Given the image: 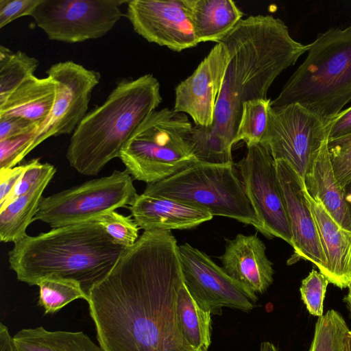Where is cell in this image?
<instances>
[{"instance_id":"21","label":"cell","mask_w":351,"mask_h":351,"mask_svg":"<svg viewBox=\"0 0 351 351\" xmlns=\"http://www.w3.org/2000/svg\"><path fill=\"white\" fill-rule=\"evenodd\" d=\"M56 93V83L50 77L34 75L0 103V118H20L40 125L53 108Z\"/></svg>"},{"instance_id":"8","label":"cell","mask_w":351,"mask_h":351,"mask_svg":"<svg viewBox=\"0 0 351 351\" xmlns=\"http://www.w3.org/2000/svg\"><path fill=\"white\" fill-rule=\"evenodd\" d=\"M125 169L43 197L33 221L51 229L96 219L118 208L132 206L138 195Z\"/></svg>"},{"instance_id":"35","label":"cell","mask_w":351,"mask_h":351,"mask_svg":"<svg viewBox=\"0 0 351 351\" xmlns=\"http://www.w3.org/2000/svg\"><path fill=\"white\" fill-rule=\"evenodd\" d=\"M41 0H0V28L14 20L31 16Z\"/></svg>"},{"instance_id":"26","label":"cell","mask_w":351,"mask_h":351,"mask_svg":"<svg viewBox=\"0 0 351 351\" xmlns=\"http://www.w3.org/2000/svg\"><path fill=\"white\" fill-rule=\"evenodd\" d=\"M38 60L23 51L13 52L0 46V103L34 75Z\"/></svg>"},{"instance_id":"19","label":"cell","mask_w":351,"mask_h":351,"mask_svg":"<svg viewBox=\"0 0 351 351\" xmlns=\"http://www.w3.org/2000/svg\"><path fill=\"white\" fill-rule=\"evenodd\" d=\"M127 208L138 228L144 231L188 230L213 217L205 210L144 192Z\"/></svg>"},{"instance_id":"15","label":"cell","mask_w":351,"mask_h":351,"mask_svg":"<svg viewBox=\"0 0 351 351\" xmlns=\"http://www.w3.org/2000/svg\"><path fill=\"white\" fill-rule=\"evenodd\" d=\"M228 63L226 45L217 43L193 73L176 86L173 110L189 115L195 126L210 128Z\"/></svg>"},{"instance_id":"20","label":"cell","mask_w":351,"mask_h":351,"mask_svg":"<svg viewBox=\"0 0 351 351\" xmlns=\"http://www.w3.org/2000/svg\"><path fill=\"white\" fill-rule=\"evenodd\" d=\"M327 138L311 161L304 182L307 193L319 201L331 217L343 228L351 230L346 190L337 182L331 163Z\"/></svg>"},{"instance_id":"27","label":"cell","mask_w":351,"mask_h":351,"mask_svg":"<svg viewBox=\"0 0 351 351\" xmlns=\"http://www.w3.org/2000/svg\"><path fill=\"white\" fill-rule=\"evenodd\" d=\"M38 304L45 310V314L57 313L66 305L77 299L86 302L88 295L76 280L62 278H49L40 280Z\"/></svg>"},{"instance_id":"2","label":"cell","mask_w":351,"mask_h":351,"mask_svg":"<svg viewBox=\"0 0 351 351\" xmlns=\"http://www.w3.org/2000/svg\"><path fill=\"white\" fill-rule=\"evenodd\" d=\"M221 42L228 63L213 122L208 128L193 126L191 134L196 158L210 164L233 163L232 149L244 102L267 99L276 77L310 47L294 40L280 19L262 14L242 19Z\"/></svg>"},{"instance_id":"12","label":"cell","mask_w":351,"mask_h":351,"mask_svg":"<svg viewBox=\"0 0 351 351\" xmlns=\"http://www.w3.org/2000/svg\"><path fill=\"white\" fill-rule=\"evenodd\" d=\"M247 198L266 232L291 245L292 235L276 162L261 143L237 164Z\"/></svg>"},{"instance_id":"41","label":"cell","mask_w":351,"mask_h":351,"mask_svg":"<svg viewBox=\"0 0 351 351\" xmlns=\"http://www.w3.org/2000/svg\"><path fill=\"white\" fill-rule=\"evenodd\" d=\"M260 351H278V350L273 343H271L269 341H265L261 343Z\"/></svg>"},{"instance_id":"42","label":"cell","mask_w":351,"mask_h":351,"mask_svg":"<svg viewBox=\"0 0 351 351\" xmlns=\"http://www.w3.org/2000/svg\"><path fill=\"white\" fill-rule=\"evenodd\" d=\"M348 288V291L347 295L344 298V302H346V304L348 306V308L351 314V284L350 285V286Z\"/></svg>"},{"instance_id":"10","label":"cell","mask_w":351,"mask_h":351,"mask_svg":"<svg viewBox=\"0 0 351 351\" xmlns=\"http://www.w3.org/2000/svg\"><path fill=\"white\" fill-rule=\"evenodd\" d=\"M327 138L324 123L300 105L293 104L271 106L267 129L260 143L275 161H286L304 180L311 161Z\"/></svg>"},{"instance_id":"14","label":"cell","mask_w":351,"mask_h":351,"mask_svg":"<svg viewBox=\"0 0 351 351\" xmlns=\"http://www.w3.org/2000/svg\"><path fill=\"white\" fill-rule=\"evenodd\" d=\"M126 16L134 31L149 43L178 52L199 44L187 0H131Z\"/></svg>"},{"instance_id":"6","label":"cell","mask_w":351,"mask_h":351,"mask_svg":"<svg viewBox=\"0 0 351 351\" xmlns=\"http://www.w3.org/2000/svg\"><path fill=\"white\" fill-rule=\"evenodd\" d=\"M186 114L162 108L150 113L123 147L119 158L134 180H162L196 162Z\"/></svg>"},{"instance_id":"36","label":"cell","mask_w":351,"mask_h":351,"mask_svg":"<svg viewBox=\"0 0 351 351\" xmlns=\"http://www.w3.org/2000/svg\"><path fill=\"white\" fill-rule=\"evenodd\" d=\"M39 125L20 118H0V141L36 131Z\"/></svg>"},{"instance_id":"32","label":"cell","mask_w":351,"mask_h":351,"mask_svg":"<svg viewBox=\"0 0 351 351\" xmlns=\"http://www.w3.org/2000/svg\"><path fill=\"white\" fill-rule=\"evenodd\" d=\"M328 148L336 179L345 189L351 182V134L328 140Z\"/></svg>"},{"instance_id":"30","label":"cell","mask_w":351,"mask_h":351,"mask_svg":"<svg viewBox=\"0 0 351 351\" xmlns=\"http://www.w3.org/2000/svg\"><path fill=\"white\" fill-rule=\"evenodd\" d=\"M95 219L114 241L125 247L132 246L140 237V228L131 215L125 216L112 210Z\"/></svg>"},{"instance_id":"13","label":"cell","mask_w":351,"mask_h":351,"mask_svg":"<svg viewBox=\"0 0 351 351\" xmlns=\"http://www.w3.org/2000/svg\"><path fill=\"white\" fill-rule=\"evenodd\" d=\"M46 73L56 83V98L49 115L33 135L29 152L51 136L73 133L87 114L91 93L101 77L99 73L72 60L53 64Z\"/></svg>"},{"instance_id":"17","label":"cell","mask_w":351,"mask_h":351,"mask_svg":"<svg viewBox=\"0 0 351 351\" xmlns=\"http://www.w3.org/2000/svg\"><path fill=\"white\" fill-rule=\"evenodd\" d=\"M265 250L256 234H239L226 240L225 252L219 258L230 276L256 293H263L272 284L274 274Z\"/></svg>"},{"instance_id":"25","label":"cell","mask_w":351,"mask_h":351,"mask_svg":"<svg viewBox=\"0 0 351 351\" xmlns=\"http://www.w3.org/2000/svg\"><path fill=\"white\" fill-rule=\"evenodd\" d=\"M176 313L187 343L194 351H208L211 343V313L199 306L184 284L178 292Z\"/></svg>"},{"instance_id":"3","label":"cell","mask_w":351,"mask_h":351,"mask_svg":"<svg viewBox=\"0 0 351 351\" xmlns=\"http://www.w3.org/2000/svg\"><path fill=\"white\" fill-rule=\"evenodd\" d=\"M127 248L94 219L27 234L14 243L8 261L19 281L32 286L49 278L72 279L88 297Z\"/></svg>"},{"instance_id":"4","label":"cell","mask_w":351,"mask_h":351,"mask_svg":"<svg viewBox=\"0 0 351 351\" xmlns=\"http://www.w3.org/2000/svg\"><path fill=\"white\" fill-rule=\"evenodd\" d=\"M162 101L152 74L117 84L105 101L90 112L71 135L66 158L84 176H97L121 152L144 119Z\"/></svg>"},{"instance_id":"5","label":"cell","mask_w":351,"mask_h":351,"mask_svg":"<svg viewBox=\"0 0 351 351\" xmlns=\"http://www.w3.org/2000/svg\"><path fill=\"white\" fill-rule=\"evenodd\" d=\"M350 101L351 25L319 34L271 106L298 104L327 126Z\"/></svg>"},{"instance_id":"7","label":"cell","mask_w":351,"mask_h":351,"mask_svg":"<svg viewBox=\"0 0 351 351\" xmlns=\"http://www.w3.org/2000/svg\"><path fill=\"white\" fill-rule=\"evenodd\" d=\"M143 192L193 206L213 216L229 217L251 225L266 237L234 163L197 161L162 180L147 184Z\"/></svg>"},{"instance_id":"38","label":"cell","mask_w":351,"mask_h":351,"mask_svg":"<svg viewBox=\"0 0 351 351\" xmlns=\"http://www.w3.org/2000/svg\"><path fill=\"white\" fill-rule=\"evenodd\" d=\"M328 140L335 139L351 134V106L342 110L326 126Z\"/></svg>"},{"instance_id":"39","label":"cell","mask_w":351,"mask_h":351,"mask_svg":"<svg viewBox=\"0 0 351 351\" xmlns=\"http://www.w3.org/2000/svg\"><path fill=\"white\" fill-rule=\"evenodd\" d=\"M0 351H17L8 327L0 322Z\"/></svg>"},{"instance_id":"22","label":"cell","mask_w":351,"mask_h":351,"mask_svg":"<svg viewBox=\"0 0 351 351\" xmlns=\"http://www.w3.org/2000/svg\"><path fill=\"white\" fill-rule=\"evenodd\" d=\"M196 39L220 43L242 20L243 12L231 0H187Z\"/></svg>"},{"instance_id":"37","label":"cell","mask_w":351,"mask_h":351,"mask_svg":"<svg viewBox=\"0 0 351 351\" xmlns=\"http://www.w3.org/2000/svg\"><path fill=\"white\" fill-rule=\"evenodd\" d=\"M25 169V164L11 168L0 169V207L11 195Z\"/></svg>"},{"instance_id":"40","label":"cell","mask_w":351,"mask_h":351,"mask_svg":"<svg viewBox=\"0 0 351 351\" xmlns=\"http://www.w3.org/2000/svg\"><path fill=\"white\" fill-rule=\"evenodd\" d=\"M346 200L348 206V213L351 222V182L349 183L346 187Z\"/></svg>"},{"instance_id":"33","label":"cell","mask_w":351,"mask_h":351,"mask_svg":"<svg viewBox=\"0 0 351 351\" xmlns=\"http://www.w3.org/2000/svg\"><path fill=\"white\" fill-rule=\"evenodd\" d=\"M56 167L48 163H42L39 158L32 159L25 163V169L16 184L11 195L2 208L13 199L25 194L35 186L45 175L54 170Z\"/></svg>"},{"instance_id":"18","label":"cell","mask_w":351,"mask_h":351,"mask_svg":"<svg viewBox=\"0 0 351 351\" xmlns=\"http://www.w3.org/2000/svg\"><path fill=\"white\" fill-rule=\"evenodd\" d=\"M304 193L326 258L324 276L339 288L348 287L351 284V230L341 227L319 201L310 196L306 188Z\"/></svg>"},{"instance_id":"11","label":"cell","mask_w":351,"mask_h":351,"mask_svg":"<svg viewBox=\"0 0 351 351\" xmlns=\"http://www.w3.org/2000/svg\"><path fill=\"white\" fill-rule=\"evenodd\" d=\"M183 281L199 307L221 315L228 307L248 312L258 300L256 293L230 276L204 252L185 243L178 246Z\"/></svg>"},{"instance_id":"28","label":"cell","mask_w":351,"mask_h":351,"mask_svg":"<svg viewBox=\"0 0 351 351\" xmlns=\"http://www.w3.org/2000/svg\"><path fill=\"white\" fill-rule=\"evenodd\" d=\"M271 102L268 98L244 102L235 144L243 141L249 147L261 143L267 129Z\"/></svg>"},{"instance_id":"34","label":"cell","mask_w":351,"mask_h":351,"mask_svg":"<svg viewBox=\"0 0 351 351\" xmlns=\"http://www.w3.org/2000/svg\"><path fill=\"white\" fill-rule=\"evenodd\" d=\"M35 131L0 141V169L16 166L29 153Z\"/></svg>"},{"instance_id":"1","label":"cell","mask_w":351,"mask_h":351,"mask_svg":"<svg viewBox=\"0 0 351 351\" xmlns=\"http://www.w3.org/2000/svg\"><path fill=\"white\" fill-rule=\"evenodd\" d=\"M178 246L171 230L144 231L91 289L87 302L104 351H194L177 318Z\"/></svg>"},{"instance_id":"23","label":"cell","mask_w":351,"mask_h":351,"mask_svg":"<svg viewBox=\"0 0 351 351\" xmlns=\"http://www.w3.org/2000/svg\"><path fill=\"white\" fill-rule=\"evenodd\" d=\"M56 169L45 175L25 194L0 208V240L14 243L27 234L26 229L33 222L42 195Z\"/></svg>"},{"instance_id":"24","label":"cell","mask_w":351,"mask_h":351,"mask_svg":"<svg viewBox=\"0 0 351 351\" xmlns=\"http://www.w3.org/2000/svg\"><path fill=\"white\" fill-rule=\"evenodd\" d=\"M17 351H104L82 331L25 328L13 336Z\"/></svg>"},{"instance_id":"16","label":"cell","mask_w":351,"mask_h":351,"mask_svg":"<svg viewBox=\"0 0 351 351\" xmlns=\"http://www.w3.org/2000/svg\"><path fill=\"white\" fill-rule=\"evenodd\" d=\"M291 228L293 254L291 265L300 259L313 263L324 275L326 258L322 251L314 219L304 193V180L286 161L276 160Z\"/></svg>"},{"instance_id":"31","label":"cell","mask_w":351,"mask_h":351,"mask_svg":"<svg viewBox=\"0 0 351 351\" xmlns=\"http://www.w3.org/2000/svg\"><path fill=\"white\" fill-rule=\"evenodd\" d=\"M328 280L322 273L313 269L302 280L300 288L301 298L311 315H324V301Z\"/></svg>"},{"instance_id":"43","label":"cell","mask_w":351,"mask_h":351,"mask_svg":"<svg viewBox=\"0 0 351 351\" xmlns=\"http://www.w3.org/2000/svg\"><path fill=\"white\" fill-rule=\"evenodd\" d=\"M346 351H351V331L349 330L346 337Z\"/></svg>"},{"instance_id":"9","label":"cell","mask_w":351,"mask_h":351,"mask_svg":"<svg viewBox=\"0 0 351 351\" xmlns=\"http://www.w3.org/2000/svg\"><path fill=\"white\" fill-rule=\"evenodd\" d=\"M125 0H41L32 14L51 40L78 43L107 34L123 16Z\"/></svg>"},{"instance_id":"29","label":"cell","mask_w":351,"mask_h":351,"mask_svg":"<svg viewBox=\"0 0 351 351\" xmlns=\"http://www.w3.org/2000/svg\"><path fill=\"white\" fill-rule=\"evenodd\" d=\"M349 330L339 312L328 311L316 322L308 351H346V337Z\"/></svg>"}]
</instances>
